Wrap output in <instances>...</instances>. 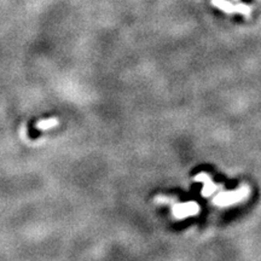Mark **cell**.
<instances>
[{
    "instance_id": "obj_4",
    "label": "cell",
    "mask_w": 261,
    "mask_h": 261,
    "mask_svg": "<svg viewBox=\"0 0 261 261\" xmlns=\"http://www.w3.org/2000/svg\"><path fill=\"white\" fill-rule=\"evenodd\" d=\"M58 123H60V120H58L57 117H51V119H45V120L39 121V122H36L35 127L36 129L48 130V129L55 128L56 126H58Z\"/></svg>"
},
{
    "instance_id": "obj_3",
    "label": "cell",
    "mask_w": 261,
    "mask_h": 261,
    "mask_svg": "<svg viewBox=\"0 0 261 261\" xmlns=\"http://www.w3.org/2000/svg\"><path fill=\"white\" fill-rule=\"evenodd\" d=\"M212 5L216 6L218 9L226 12V14H239L245 17H249L251 15V8L247 4L232 5V3L228 0H212Z\"/></svg>"
},
{
    "instance_id": "obj_6",
    "label": "cell",
    "mask_w": 261,
    "mask_h": 261,
    "mask_svg": "<svg viewBox=\"0 0 261 261\" xmlns=\"http://www.w3.org/2000/svg\"><path fill=\"white\" fill-rule=\"evenodd\" d=\"M212 178H210V176L208 173H204V172H201V173H198L197 176L195 177L194 178V180L195 182H200V183H207L208 180H210Z\"/></svg>"
},
{
    "instance_id": "obj_2",
    "label": "cell",
    "mask_w": 261,
    "mask_h": 261,
    "mask_svg": "<svg viewBox=\"0 0 261 261\" xmlns=\"http://www.w3.org/2000/svg\"><path fill=\"white\" fill-rule=\"evenodd\" d=\"M172 212L176 219H185V218L197 215L200 212V206L197 202L189 201L186 203H172Z\"/></svg>"
},
{
    "instance_id": "obj_5",
    "label": "cell",
    "mask_w": 261,
    "mask_h": 261,
    "mask_svg": "<svg viewBox=\"0 0 261 261\" xmlns=\"http://www.w3.org/2000/svg\"><path fill=\"white\" fill-rule=\"evenodd\" d=\"M220 188H222V185L215 184V183L213 182V179H210V180H208L207 183H204V186L202 188L201 194L203 197H209L210 195H213L214 192H215L216 190H219Z\"/></svg>"
},
{
    "instance_id": "obj_1",
    "label": "cell",
    "mask_w": 261,
    "mask_h": 261,
    "mask_svg": "<svg viewBox=\"0 0 261 261\" xmlns=\"http://www.w3.org/2000/svg\"><path fill=\"white\" fill-rule=\"evenodd\" d=\"M250 194L249 186L244 185L235 191H224L215 196L213 203L218 207H229L232 204H237L238 202L244 201Z\"/></svg>"
}]
</instances>
